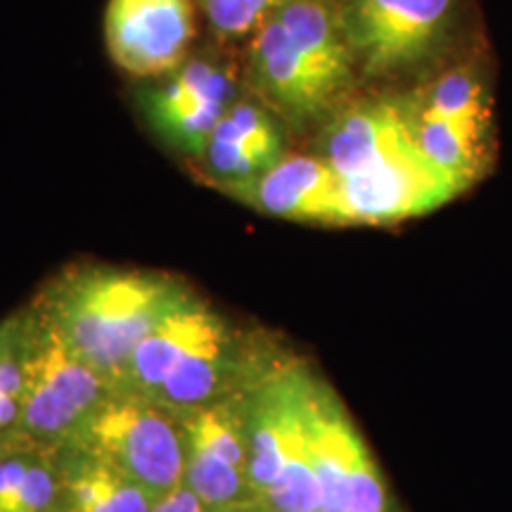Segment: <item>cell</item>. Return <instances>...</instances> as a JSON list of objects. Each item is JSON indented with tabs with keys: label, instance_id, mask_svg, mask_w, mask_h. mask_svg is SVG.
<instances>
[{
	"label": "cell",
	"instance_id": "obj_9",
	"mask_svg": "<svg viewBox=\"0 0 512 512\" xmlns=\"http://www.w3.org/2000/svg\"><path fill=\"white\" fill-rule=\"evenodd\" d=\"M235 100L230 74L207 60L181 64L169 81L147 91L143 98L150 124L178 150L200 157Z\"/></svg>",
	"mask_w": 512,
	"mask_h": 512
},
{
	"label": "cell",
	"instance_id": "obj_19",
	"mask_svg": "<svg viewBox=\"0 0 512 512\" xmlns=\"http://www.w3.org/2000/svg\"><path fill=\"white\" fill-rule=\"evenodd\" d=\"M209 24L223 38L247 36L254 27H261L266 12L278 0H197Z\"/></svg>",
	"mask_w": 512,
	"mask_h": 512
},
{
	"label": "cell",
	"instance_id": "obj_11",
	"mask_svg": "<svg viewBox=\"0 0 512 512\" xmlns=\"http://www.w3.org/2000/svg\"><path fill=\"white\" fill-rule=\"evenodd\" d=\"M226 323L228 318L214 304L190 290L140 339L114 389L155 399L185 358Z\"/></svg>",
	"mask_w": 512,
	"mask_h": 512
},
{
	"label": "cell",
	"instance_id": "obj_15",
	"mask_svg": "<svg viewBox=\"0 0 512 512\" xmlns=\"http://www.w3.org/2000/svg\"><path fill=\"white\" fill-rule=\"evenodd\" d=\"M406 107L408 117H411L415 143L420 145V150L441 171L456 178L463 188H470L484 166L482 128H472L465 124H456V121L434 117V114L418 110L415 105Z\"/></svg>",
	"mask_w": 512,
	"mask_h": 512
},
{
	"label": "cell",
	"instance_id": "obj_20",
	"mask_svg": "<svg viewBox=\"0 0 512 512\" xmlns=\"http://www.w3.org/2000/svg\"><path fill=\"white\" fill-rule=\"evenodd\" d=\"M152 512H219V510H211L207 503L200 501L188 486L181 484L176 489H171L169 494H164L159 501L155 503Z\"/></svg>",
	"mask_w": 512,
	"mask_h": 512
},
{
	"label": "cell",
	"instance_id": "obj_3",
	"mask_svg": "<svg viewBox=\"0 0 512 512\" xmlns=\"http://www.w3.org/2000/svg\"><path fill=\"white\" fill-rule=\"evenodd\" d=\"M64 444L107 460L157 498L183 484V415L155 399L112 389Z\"/></svg>",
	"mask_w": 512,
	"mask_h": 512
},
{
	"label": "cell",
	"instance_id": "obj_6",
	"mask_svg": "<svg viewBox=\"0 0 512 512\" xmlns=\"http://www.w3.org/2000/svg\"><path fill=\"white\" fill-rule=\"evenodd\" d=\"M411 119V117H408ZM465 188L415 143L411 121L347 176H339L344 226H392L451 202Z\"/></svg>",
	"mask_w": 512,
	"mask_h": 512
},
{
	"label": "cell",
	"instance_id": "obj_8",
	"mask_svg": "<svg viewBox=\"0 0 512 512\" xmlns=\"http://www.w3.org/2000/svg\"><path fill=\"white\" fill-rule=\"evenodd\" d=\"M195 36L192 0H110L105 41L112 60L133 76L181 67Z\"/></svg>",
	"mask_w": 512,
	"mask_h": 512
},
{
	"label": "cell",
	"instance_id": "obj_18",
	"mask_svg": "<svg viewBox=\"0 0 512 512\" xmlns=\"http://www.w3.org/2000/svg\"><path fill=\"white\" fill-rule=\"evenodd\" d=\"M22 394V316L0 323V439H8L19 425Z\"/></svg>",
	"mask_w": 512,
	"mask_h": 512
},
{
	"label": "cell",
	"instance_id": "obj_7",
	"mask_svg": "<svg viewBox=\"0 0 512 512\" xmlns=\"http://www.w3.org/2000/svg\"><path fill=\"white\" fill-rule=\"evenodd\" d=\"M456 0H351L344 29L366 76L422 60L444 36Z\"/></svg>",
	"mask_w": 512,
	"mask_h": 512
},
{
	"label": "cell",
	"instance_id": "obj_1",
	"mask_svg": "<svg viewBox=\"0 0 512 512\" xmlns=\"http://www.w3.org/2000/svg\"><path fill=\"white\" fill-rule=\"evenodd\" d=\"M190 290L169 273L81 264L50 280L31 311L114 389L140 339Z\"/></svg>",
	"mask_w": 512,
	"mask_h": 512
},
{
	"label": "cell",
	"instance_id": "obj_4",
	"mask_svg": "<svg viewBox=\"0 0 512 512\" xmlns=\"http://www.w3.org/2000/svg\"><path fill=\"white\" fill-rule=\"evenodd\" d=\"M22 316V394L19 437L57 448L98 406L112 384L88 366L46 320L34 311Z\"/></svg>",
	"mask_w": 512,
	"mask_h": 512
},
{
	"label": "cell",
	"instance_id": "obj_5",
	"mask_svg": "<svg viewBox=\"0 0 512 512\" xmlns=\"http://www.w3.org/2000/svg\"><path fill=\"white\" fill-rule=\"evenodd\" d=\"M306 427L320 486V512H399L368 441L330 382L309 368Z\"/></svg>",
	"mask_w": 512,
	"mask_h": 512
},
{
	"label": "cell",
	"instance_id": "obj_17",
	"mask_svg": "<svg viewBox=\"0 0 512 512\" xmlns=\"http://www.w3.org/2000/svg\"><path fill=\"white\" fill-rule=\"evenodd\" d=\"M415 107L434 114V117L482 128V131L486 128V117H489L482 81L467 67L451 69V72L439 76L422 95V100L415 102Z\"/></svg>",
	"mask_w": 512,
	"mask_h": 512
},
{
	"label": "cell",
	"instance_id": "obj_21",
	"mask_svg": "<svg viewBox=\"0 0 512 512\" xmlns=\"http://www.w3.org/2000/svg\"><path fill=\"white\" fill-rule=\"evenodd\" d=\"M219 512H271V510H268L266 505L259 501H242L238 505H230V508L219 510Z\"/></svg>",
	"mask_w": 512,
	"mask_h": 512
},
{
	"label": "cell",
	"instance_id": "obj_16",
	"mask_svg": "<svg viewBox=\"0 0 512 512\" xmlns=\"http://www.w3.org/2000/svg\"><path fill=\"white\" fill-rule=\"evenodd\" d=\"M202 157L207 171L223 190L254 181V178L266 174L273 164H278L264 150L249 143L238 131V126L228 119V114H223L219 126L214 128Z\"/></svg>",
	"mask_w": 512,
	"mask_h": 512
},
{
	"label": "cell",
	"instance_id": "obj_2",
	"mask_svg": "<svg viewBox=\"0 0 512 512\" xmlns=\"http://www.w3.org/2000/svg\"><path fill=\"white\" fill-rule=\"evenodd\" d=\"M309 366L285 356L245 389L247 482L271 512H320V486L306 427Z\"/></svg>",
	"mask_w": 512,
	"mask_h": 512
},
{
	"label": "cell",
	"instance_id": "obj_22",
	"mask_svg": "<svg viewBox=\"0 0 512 512\" xmlns=\"http://www.w3.org/2000/svg\"><path fill=\"white\" fill-rule=\"evenodd\" d=\"M278 3H283V0H278Z\"/></svg>",
	"mask_w": 512,
	"mask_h": 512
},
{
	"label": "cell",
	"instance_id": "obj_14",
	"mask_svg": "<svg viewBox=\"0 0 512 512\" xmlns=\"http://www.w3.org/2000/svg\"><path fill=\"white\" fill-rule=\"evenodd\" d=\"M273 15L280 19L287 36L318 79L337 98V93L349 83L356 60L344 19L337 17L323 0H283Z\"/></svg>",
	"mask_w": 512,
	"mask_h": 512
},
{
	"label": "cell",
	"instance_id": "obj_10",
	"mask_svg": "<svg viewBox=\"0 0 512 512\" xmlns=\"http://www.w3.org/2000/svg\"><path fill=\"white\" fill-rule=\"evenodd\" d=\"M226 192L275 219L344 226L339 176L323 157H283L266 174Z\"/></svg>",
	"mask_w": 512,
	"mask_h": 512
},
{
	"label": "cell",
	"instance_id": "obj_12",
	"mask_svg": "<svg viewBox=\"0 0 512 512\" xmlns=\"http://www.w3.org/2000/svg\"><path fill=\"white\" fill-rule=\"evenodd\" d=\"M249 69L259 91L292 117H311L335 100L275 15H268L256 31Z\"/></svg>",
	"mask_w": 512,
	"mask_h": 512
},
{
	"label": "cell",
	"instance_id": "obj_13",
	"mask_svg": "<svg viewBox=\"0 0 512 512\" xmlns=\"http://www.w3.org/2000/svg\"><path fill=\"white\" fill-rule=\"evenodd\" d=\"M60 470L57 512H152L159 498L93 453L62 444L55 448Z\"/></svg>",
	"mask_w": 512,
	"mask_h": 512
}]
</instances>
